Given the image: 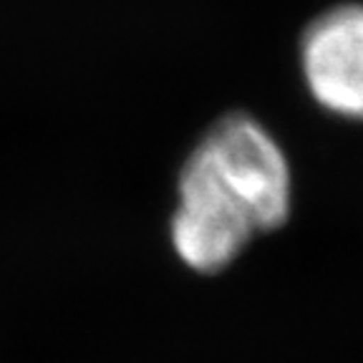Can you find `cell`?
<instances>
[{"mask_svg": "<svg viewBox=\"0 0 363 363\" xmlns=\"http://www.w3.org/2000/svg\"><path fill=\"white\" fill-rule=\"evenodd\" d=\"M290 212L293 169L285 149L255 116L230 111L182 164L169 240L189 270L215 275L257 235L280 230Z\"/></svg>", "mask_w": 363, "mask_h": 363, "instance_id": "obj_1", "label": "cell"}, {"mask_svg": "<svg viewBox=\"0 0 363 363\" xmlns=\"http://www.w3.org/2000/svg\"><path fill=\"white\" fill-rule=\"evenodd\" d=\"M301 74L308 96L325 113L363 121V3H340L308 23Z\"/></svg>", "mask_w": 363, "mask_h": 363, "instance_id": "obj_2", "label": "cell"}]
</instances>
